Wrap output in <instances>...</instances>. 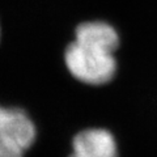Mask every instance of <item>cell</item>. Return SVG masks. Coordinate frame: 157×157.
I'll return each mask as SVG.
<instances>
[{"label": "cell", "mask_w": 157, "mask_h": 157, "mask_svg": "<svg viewBox=\"0 0 157 157\" xmlns=\"http://www.w3.org/2000/svg\"><path fill=\"white\" fill-rule=\"evenodd\" d=\"M119 34L105 21H86L77 26L73 41L66 50V64L71 75L89 85H104L117 72L115 51Z\"/></svg>", "instance_id": "6da1fadb"}, {"label": "cell", "mask_w": 157, "mask_h": 157, "mask_svg": "<svg viewBox=\"0 0 157 157\" xmlns=\"http://www.w3.org/2000/svg\"><path fill=\"white\" fill-rule=\"evenodd\" d=\"M36 139V127L25 111L0 106V157H24Z\"/></svg>", "instance_id": "7a4b0ae2"}, {"label": "cell", "mask_w": 157, "mask_h": 157, "mask_svg": "<svg viewBox=\"0 0 157 157\" xmlns=\"http://www.w3.org/2000/svg\"><path fill=\"white\" fill-rule=\"evenodd\" d=\"M70 157H105V156L96 155V153H86V152H76V151H73V153Z\"/></svg>", "instance_id": "3957f363"}]
</instances>
